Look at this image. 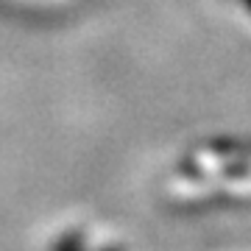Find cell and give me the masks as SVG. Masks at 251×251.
I'll return each mask as SVG.
<instances>
[{"mask_svg": "<svg viewBox=\"0 0 251 251\" xmlns=\"http://www.w3.org/2000/svg\"><path fill=\"white\" fill-rule=\"evenodd\" d=\"M53 251H87V249H84V234L67 232L64 237H59V240H56Z\"/></svg>", "mask_w": 251, "mask_h": 251, "instance_id": "cell-1", "label": "cell"}, {"mask_svg": "<svg viewBox=\"0 0 251 251\" xmlns=\"http://www.w3.org/2000/svg\"><path fill=\"white\" fill-rule=\"evenodd\" d=\"M103 251H120V249H117V246H109V249H103Z\"/></svg>", "mask_w": 251, "mask_h": 251, "instance_id": "cell-2", "label": "cell"}]
</instances>
